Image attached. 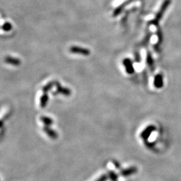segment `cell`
I'll list each match as a JSON object with an SVG mask.
<instances>
[{"label":"cell","mask_w":181,"mask_h":181,"mask_svg":"<svg viewBox=\"0 0 181 181\" xmlns=\"http://www.w3.org/2000/svg\"><path fill=\"white\" fill-rule=\"evenodd\" d=\"M171 0H164V2L163 3V4L161 5L160 9L159 10L158 12L156 13L154 20L152 21V23L154 24H156H156H158L159 21H160L162 18H163L164 12H165V11L167 10V8L168 7L170 4H171Z\"/></svg>","instance_id":"obj_1"},{"label":"cell","mask_w":181,"mask_h":181,"mask_svg":"<svg viewBox=\"0 0 181 181\" xmlns=\"http://www.w3.org/2000/svg\"><path fill=\"white\" fill-rule=\"evenodd\" d=\"M69 51L73 54H77V55H81L83 56H89L90 55L91 52L87 48L77 47V46H72L70 48Z\"/></svg>","instance_id":"obj_2"},{"label":"cell","mask_w":181,"mask_h":181,"mask_svg":"<svg viewBox=\"0 0 181 181\" xmlns=\"http://www.w3.org/2000/svg\"><path fill=\"white\" fill-rule=\"evenodd\" d=\"M123 64L126 68V71L129 75H132L135 72L133 63L129 58H126L123 61Z\"/></svg>","instance_id":"obj_3"},{"label":"cell","mask_w":181,"mask_h":181,"mask_svg":"<svg viewBox=\"0 0 181 181\" xmlns=\"http://www.w3.org/2000/svg\"><path fill=\"white\" fill-rule=\"evenodd\" d=\"M155 129H156L155 126H154L152 125L148 126L147 128L142 132L140 136H141V137L143 140H146L148 137H150V135L152 134V132L155 130Z\"/></svg>","instance_id":"obj_4"},{"label":"cell","mask_w":181,"mask_h":181,"mask_svg":"<svg viewBox=\"0 0 181 181\" xmlns=\"http://www.w3.org/2000/svg\"><path fill=\"white\" fill-rule=\"evenodd\" d=\"M56 92L60 94L64 95L65 96H69L71 95V90L66 87H63L61 85L60 83L56 82Z\"/></svg>","instance_id":"obj_5"},{"label":"cell","mask_w":181,"mask_h":181,"mask_svg":"<svg viewBox=\"0 0 181 181\" xmlns=\"http://www.w3.org/2000/svg\"><path fill=\"white\" fill-rule=\"evenodd\" d=\"M137 171V168L136 166H132V167H129V168H126V169L123 170V171H121L120 172V174L122 177H126L130 176V175L136 173Z\"/></svg>","instance_id":"obj_6"},{"label":"cell","mask_w":181,"mask_h":181,"mask_svg":"<svg viewBox=\"0 0 181 181\" xmlns=\"http://www.w3.org/2000/svg\"><path fill=\"white\" fill-rule=\"evenodd\" d=\"M43 130H44L45 133L47 134L50 138L55 140L58 137V134L56 133V132L53 130L52 129H51L49 126H45L44 128H43Z\"/></svg>","instance_id":"obj_7"},{"label":"cell","mask_w":181,"mask_h":181,"mask_svg":"<svg viewBox=\"0 0 181 181\" xmlns=\"http://www.w3.org/2000/svg\"><path fill=\"white\" fill-rule=\"evenodd\" d=\"M5 62L9 64H12L13 66H20L21 61L19 58L13 57V56H6L5 58Z\"/></svg>","instance_id":"obj_8"},{"label":"cell","mask_w":181,"mask_h":181,"mask_svg":"<svg viewBox=\"0 0 181 181\" xmlns=\"http://www.w3.org/2000/svg\"><path fill=\"white\" fill-rule=\"evenodd\" d=\"M154 87L157 89H160L163 87L164 81L163 75L160 74L156 75L154 78Z\"/></svg>","instance_id":"obj_9"},{"label":"cell","mask_w":181,"mask_h":181,"mask_svg":"<svg viewBox=\"0 0 181 181\" xmlns=\"http://www.w3.org/2000/svg\"><path fill=\"white\" fill-rule=\"evenodd\" d=\"M129 3V1H127L126 2L123 3V4H121L120 6H118L116 9L114 10V12L113 13V17H116V16L120 15V13L123 12V10L124 8L126 7V6L127 5H128Z\"/></svg>","instance_id":"obj_10"},{"label":"cell","mask_w":181,"mask_h":181,"mask_svg":"<svg viewBox=\"0 0 181 181\" xmlns=\"http://www.w3.org/2000/svg\"><path fill=\"white\" fill-rule=\"evenodd\" d=\"M48 100H49V97H48L47 93H45L44 94H43L42 97H40V105L41 108H44L48 103Z\"/></svg>","instance_id":"obj_11"},{"label":"cell","mask_w":181,"mask_h":181,"mask_svg":"<svg viewBox=\"0 0 181 181\" xmlns=\"http://www.w3.org/2000/svg\"><path fill=\"white\" fill-rule=\"evenodd\" d=\"M40 120L47 126H50L53 123V120L50 117H47V116H42V117H40Z\"/></svg>","instance_id":"obj_12"},{"label":"cell","mask_w":181,"mask_h":181,"mask_svg":"<svg viewBox=\"0 0 181 181\" xmlns=\"http://www.w3.org/2000/svg\"><path fill=\"white\" fill-rule=\"evenodd\" d=\"M55 85H56V82L55 81H51L48 83L42 88V91L44 92V93H47V92L52 89Z\"/></svg>","instance_id":"obj_13"},{"label":"cell","mask_w":181,"mask_h":181,"mask_svg":"<svg viewBox=\"0 0 181 181\" xmlns=\"http://www.w3.org/2000/svg\"><path fill=\"white\" fill-rule=\"evenodd\" d=\"M108 177H109V179H110V180L112 181H117L118 179L117 174H116L114 171H112L109 172V173H108Z\"/></svg>","instance_id":"obj_14"},{"label":"cell","mask_w":181,"mask_h":181,"mask_svg":"<svg viewBox=\"0 0 181 181\" xmlns=\"http://www.w3.org/2000/svg\"><path fill=\"white\" fill-rule=\"evenodd\" d=\"M1 29L3 30H4L5 32H9L12 29V24H10V22H5L4 24H3L1 26Z\"/></svg>","instance_id":"obj_15"},{"label":"cell","mask_w":181,"mask_h":181,"mask_svg":"<svg viewBox=\"0 0 181 181\" xmlns=\"http://www.w3.org/2000/svg\"><path fill=\"white\" fill-rule=\"evenodd\" d=\"M147 63L149 66H152L153 65V60L152 56L150 55V53H148L147 55Z\"/></svg>","instance_id":"obj_16"},{"label":"cell","mask_w":181,"mask_h":181,"mask_svg":"<svg viewBox=\"0 0 181 181\" xmlns=\"http://www.w3.org/2000/svg\"><path fill=\"white\" fill-rule=\"evenodd\" d=\"M108 175L107 174H103L101 175V177H100L98 179L96 180L95 181H106L108 179Z\"/></svg>","instance_id":"obj_17"},{"label":"cell","mask_w":181,"mask_h":181,"mask_svg":"<svg viewBox=\"0 0 181 181\" xmlns=\"http://www.w3.org/2000/svg\"><path fill=\"white\" fill-rule=\"evenodd\" d=\"M113 164H114V165H115V168H120V163H118L117 161L113 160Z\"/></svg>","instance_id":"obj_18"}]
</instances>
